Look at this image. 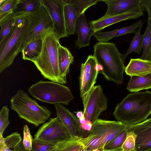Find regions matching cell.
Segmentation results:
<instances>
[{
    "instance_id": "6da1fadb",
    "label": "cell",
    "mask_w": 151,
    "mask_h": 151,
    "mask_svg": "<svg viewBox=\"0 0 151 151\" xmlns=\"http://www.w3.org/2000/svg\"><path fill=\"white\" fill-rule=\"evenodd\" d=\"M151 114V92H136L128 94L117 104L113 115L127 126L141 123Z\"/></svg>"
},
{
    "instance_id": "7a4b0ae2",
    "label": "cell",
    "mask_w": 151,
    "mask_h": 151,
    "mask_svg": "<svg viewBox=\"0 0 151 151\" xmlns=\"http://www.w3.org/2000/svg\"><path fill=\"white\" fill-rule=\"evenodd\" d=\"M42 39L40 54L32 62L44 78L64 84L61 78L58 62V50L60 44L53 28L47 29Z\"/></svg>"
},
{
    "instance_id": "3957f363",
    "label": "cell",
    "mask_w": 151,
    "mask_h": 151,
    "mask_svg": "<svg viewBox=\"0 0 151 151\" xmlns=\"http://www.w3.org/2000/svg\"><path fill=\"white\" fill-rule=\"evenodd\" d=\"M93 56L98 63L101 65V72L109 81L117 84L123 81V73L125 67L122 55L115 44L112 42H98L93 46Z\"/></svg>"
},
{
    "instance_id": "277c9868",
    "label": "cell",
    "mask_w": 151,
    "mask_h": 151,
    "mask_svg": "<svg viewBox=\"0 0 151 151\" xmlns=\"http://www.w3.org/2000/svg\"><path fill=\"white\" fill-rule=\"evenodd\" d=\"M29 25L28 14L15 16V24L12 32L0 45V73L9 67L22 52Z\"/></svg>"
},
{
    "instance_id": "5b68a950",
    "label": "cell",
    "mask_w": 151,
    "mask_h": 151,
    "mask_svg": "<svg viewBox=\"0 0 151 151\" xmlns=\"http://www.w3.org/2000/svg\"><path fill=\"white\" fill-rule=\"evenodd\" d=\"M11 108L19 117L37 127L49 119L52 112L46 107L40 106L26 92L18 90L10 100Z\"/></svg>"
},
{
    "instance_id": "8992f818",
    "label": "cell",
    "mask_w": 151,
    "mask_h": 151,
    "mask_svg": "<svg viewBox=\"0 0 151 151\" xmlns=\"http://www.w3.org/2000/svg\"><path fill=\"white\" fill-rule=\"evenodd\" d=\"M127 126L117 121L98 119L92 124L88 135L83 138L87 150L102 151L104 146L125 129Z\"/></svg>"
},
{
    "instance_id": "52a82bcc",
    "label": "cell",
    "mask_w": 151,
    "mask_h": 151,
    "mask_svg": "<svg viewBox=\"0 0 151 151\" xmlns=\"http://www.w3.org/2000/svg\"><path fill=\"white\" fill-rule=\"evenodd\" d=\"M28 91L34 98L51 104L67 105L74 98L68 87L52 81L40 80L32 84Z\"/></svg>"
},
{
    "instance_id": "ba28073f",
    "label": "cell",
    "mask_w": 151,
    "mask_h": 151,
    "mask_svg": "<svg viewBox=\"0 0 151 151\" xmlns=\"http://www.w3.org/2000/svg\"><path fill=\"white\" fill-rule=\"evenodd\" d=\"M84 119L92 124L107 107L108 99L100 85L94 86L82 97Z\"/></svg>"
},
{
    "instance_id": "9c48e42d",
    "label": "cell",
    "mask_w": 151,
    "mask_h": 151,
    "mask_svg": "<svg viewBox=\"0 0 151 151\" xmlns=\"http://www.w3.org/2000/svg\"><path fill=\"white\" fill-rule=\"evenodd\" d=\"M29 27L23 47L30 41L42 37L44 32L49 28H53L51 16L42 0L41 5L33 12L29 14Z\"/></svg>"
},
{
    "instance_id": "30bf717a",
    "label": "cell",
    "mask_w": 151,
    "mask_h": 151,
    "mask_svg": "<svg viewBox=\"0 0 151 151\" xmlns=\"http://www.w3.org/2000/svg\"><path fill=\"white\" fill-rule=\"evenodd\" d=\"M34 139L56 145L71 137L58 117L51 118L44 124L34 136Z\"/></svg>"
},
{
    "instance_id": "8fae6325",
    "label": "cell",
    "mask_w": 151,
    "mask_h": 151,
    "mask_svg": "<svg viewBox=\"0 0 151 151\" xmlns=\"http://www.w3.org/2000/svg\"><path fill=\"white\" fill-rule=\"evenodd\" d=\"M43 3L51 16L54 32L58 39L68 37L65 27L63 0H42Z\"/></svg>"
},
{
    "instance_id": "7c38bea8",
    "label": "cell",
    "mask_w": 151,
    "mask_h": 151,
    "mask_svg": "<svg viewBox=\"0 0 151 151\" xmlns=\"http://www.w3.org/2000/svg\"><path fill=\"white\" fill-rule=\"evenodd\" d=\"M98 62L93 55H89L81 68L80 95L82 97L94 86L99 72Z\"/></svg>"
},
{
    "instance_id": "4fadbf2b",
    "label": "cell",
    "mask_w": 151,
    "mask_h": 151,
    "mask_svg": "<svg viewBox=\"0 0 151 151\" xmlns=\"http://www.w3.org/2000/svg\"><path fill=\"white\" fill-rule=\"evenodd\" d=\"M127 128L135 135V151L151 149V117L139 124L127 126Z\"/></svg>"
},
{
    "instance_id": "5bb4252c",
    "label": "cell",
    "mask_w": 151,
    "mask_h": 151,
    "mask_svg": "<svg viewBox=\"0 0 151 151\" xmlns=\"http://www.w3.org/2000/svg\"><path fill=\"white\" fill-rule=\"evenodd\" d=\"M144 11L140 3L135 7L122 14L104 19L99 20L97 19L91 22L95 32L101 31L107 27L121 21L137 19L144 15Z\"/></svg>"
},
{
    "instance_id": "9a60e30c",
    "label": "cell",
    "mask_w": 151,
    "mask_h": 151,
    "mask_svg": "<svg viewBox=\"0 0 151 151\" xmlns=\"http://www.w3.org/2000/svg\"><path fill=\"white\" fill-rule=\"evenodd\" d=\"M75 33L78 35L76 46L80 49L89 45L91 37L95 32L91 21L87 20L84 14H81L78 18Z\"/></svg>"
},
{
    "instance_id": "2e32d148",
    "label": "cell",
    "mask_w": 151,
    "mask_h": 151,
    "mask_svg": "<svg viewBox=\"0 0 151 151\" xmlns=\"http://www.w3.org/2000/svg\"><path fill=\"white\" fill-rule=\"evenodd\" d=\"M58 117L65 125L71 137L78 136L80 124L76 116L62 104H55Z\"/></svg>"
},
{
    "instance_id": "e0dca14e",
    "label": "cell",
    "mask_w": 151,
    "mask_h": 151,
    "mask_svg": "<svg viewBox=\"0 0 151 151\" xmlns=\"http://www.w3.org/2000/svg\"><path fill=\"white\" fill-rule=\"evenodd\" d=\"M105 3L107 9L105 14L99 20L124 13L140 3V0H99Z\"/></svg>"
},
{
    "instance_id": "ac0fdd59",
    "label": "cell",
    "mask_w": 151,
    "mask_h": 151,
    "mask_svg": "<svg viewBox=\"0 0 151 151\" xmlns=\"http://www.w3.org/2000/svg\"><path fill=\"white\" fill-rule=\"evenodd\" d=\"M143 24L141 19L130 25L114 30L102 32L99 31L95 32L93 35L99 42H106L112 38L126 34H135L139 27Z\"/></svg>"
},
{
    "instance_id": "d6986e66",
    "label": "cell",
    "mask_w": 151,
    "mask_h": 151,
    "mask_svg": "<svg viewBox=\"0 0 151 151\" xmlns=\"http://www.w3.org/2000/svg\"><path fill=\"white\" fill-rule=\"evenodd\" d=\"M127 75L143 76L151 73V61L140 58L131 59L125 69Z\"/></svg>"
},
{
    "instance_id": "ffe728a7",
    "label": "cell",
    "mask_w": 151,
    "mask_h": 151,
    "mask_svg": "<svg viewBox=\"0 0 151 151\" xmlns=\"http://www.w3.org/2000/svg\"><path fill=\"white\" fill-rule=\"evenodd\" d=\"M59 67L61 78L64 84L66 83V75L69 72L70 65L74 58L69 49L60 44L58 47Z\"/></svg>"
},
{
    "instance_id": "44dd1931",
    "label": "cell",
    "mask_w": 151,
    "mask_h": 151,
    "mask_svg": "<svg viewBox=\"0 0 151 151\" xmlns=\"http://www.w3.org/2000/svg\"><path fill=\"white\" fill-rule=\"evenodd\" d=\"M42 43V37L34 39L27 44L21 52L22 59L32 62L34 61L40 54Z\"/></svg>"
},
{
    "instance_id": "7402d4cb",
    "label": "cell",
    "mask_w": 151,
    "mask_h": 151,
    "mask_svg": "<svg viewBox=\"0 0 151 151\" xmlns=\"http://www.w3.org/2000/svg\"><path fill=\"white\" fill-rule=\"evenodd\" d=\"M86 147L83 138L79 136L71 137L56 145L55 151H86Z\"/></svg>"
},
{
    "instance_id": "603a6c76",
    "label": "cell",
    "mask_w": 151,
    "mask_h": 151,
    "mask_svg": "<svg viewBox=\"0 0 151 151\" xmlns=\"http://www.w3.org/2000/svg\"><path fill=\"white\" fill-rule=\"evenodd\" d=\"M126 88L131 92L151 89V73L142 76H131Z\"/></svg>"
},
{
    "instance_id": "cb8c5ba5",
    "label": "cell",
    "mask_w": 151,
    "mask_h": 151,
    "mask_svg": "<svg viewBox=\"0 0 151 151\" xmlns=\"http://www.w3.org/2000/svg\"><path fill=\"white\" fill-rule=\"evenodd\" d=\"M42 4V0H19L13 14L16 16L29 14L39 8Z\"/></svg>"
},
{
    "instance_id": "d4e9b609",
    "label": "cell",
    "mask_w": 151,
    "mask_h": 151,
    "mask_svg": "<svg viewBox=\"0 0 151 151\" xmlns=\"http://www.w3.org/2000/svg\"><path fill=\"white\" fill-rule=\"evenodd\" d=\"M64 8V18L68 35L75 34L76 22L78 17L73 7L65 3Z\"/></svg>"
},
{
    "instance_id": "484cf974",
    "label": "cell",
    "mask_w": 151,
    "mask_h": 151,
    "mask_svg": "<svg viewBox=\"0 0 151 151\" xmlns=\"http://www.w3.org/2000/svg\"><path fill=\"white\" fill-rule=\"evenodd\" d=\"M15 24V16L11 14L0 20V45L3 44L12 32Z\"/></svg>"
},
{
    "instance_id": "4316f807",
    "label": "cell",
    "mask_w": 151,
    "mask_h": 151,
    "mask_svg": "<svg viewBox=\"0 0 151 151\" xmlns=\"http://www.w3.org/2000/svg\"><path fill=\"white\" fill-rule=\"evenodd\" d=\"M142 52L140 58L150 60L151 58V19H148L147 25L142 35Z\"/></svg>"
},
{
    "instance_id": "83f0119b",
    "label": "cell",
    "mask_w": 151,
    "mask_h": 151,
    "mask_svg": "<svg viewBox=\"0 0 151 151\" xmlns=\"http://www.w3.org/2000/svg\"><path fill=\"white\" fill-rule=\"evenodd\" d=\"M143 24L139 28L137 31L132 40L126 52L122 55V59L124 62L128 55L132 52L139 55L142 50V35L141 34V30Z\"/></svg>"
},
{
    "instance_id": "f1b7e54d",
    "label": "cell",
    "mask_w": 151,
    "mask_h": 151,
    "mask_svg": "<svg viewBox=\"0 0 151 151\" xmlns=\"http://www.w3.org/2000/svg\"><path fill=\"white\" fill-rule=\"evenodd\" d=\"M66 3L70 5L79 17L84 14L89 8L97 4L99 0H63Z\"/></svg>"
},
{
    "instance_id": "f546056e",
    "label": "cell",
    "mask_w": 151,
    "mask_h": 151,
    "mask_svg": "<svg viewBox=\"0 0 151 151\" xmlns=\"http://www.w3.org/2000/svg\"><path fill=\"white\" fill-rule=\"evenodd\" d=\"M0 150L6 148L13 149L15 148L22 141L20 134L17 132H13L4 138L0 135Z\"/></svg>"
},
{
    "instance_id": "4dcf8cb0",
    "label": "cell",
    "mask_w": 151,
    "mask_h": 151,
    "mask_svg": "<svg viewBox=\"0 0 151 151\" xmlns=\"http://www.w3.org/2000/svg\"><path fill=\"white\" fill-rule=\"evenodd\" d=\"M127 135V131L126 128L105 145L102 151H115L122 147Z\"/></svg>"
},
{
    "instance_id": "1f68e13d",
    "label": "cell",
    "mask_w": 151,
    "mask_h": 151,
    "mask_svg": "<svg viewBox=\"0 0 151 151\" xmlns=\"http://www.w3.org/2000/svg\"><path fill=\"white\" fill-rule=\"evenodd\" d=\"M18 0H0V20L13 13Z\"/></svg>"
},
{
    "instance_id": "d6a6232c",
    "label": "cell",
    "mask_w": 151,
    "mask_h": 151,
    "mask_svg": "<svg viewBox=\"0 0 151 151\" xmlns=\"http://www.w3.org/2000/svg\"><path fill=\"white\" fill-rule=\"evenodd\" d=\"M56 145L33 139L31 151H55Z\"/></svg>"
},
{
    "instance_id": "836d02e7",
    "label": "cell",
    "mask_w": 151,
    "mask_h": 151,
    "mask_svg": "<svg viewBox=\"0 0 151 151\" xmlns=\"http://www.w3.org/2000/svg\"><path fill=\"white\" fill-rule=\"evenodd\" d=\"M127 138L122 146L123 151H135V136L132 131L126 128Z\"/></svg>"
},
{
    "instance_id": "e575fe53",
    "label": "cell",
    "mask_w": 151,
    "mask_h": 151,
    "mask_svg": "<svg viewBox=\"0 0 151 151\" xmlns=\"http://www.w3.org/2000/svg\"><path fill=\"white\" fill-rule=\"evenodd\" d=\"M9 109L7 106H3L0 111V135L3 133L10 122L9 119Z\"/></svg>"
},
{
    "instance_id": "d590c367",
    "label": "cell",
    "mask_w": 151,
    "mask_h": 151,
    "mask_svg": "<svg viewBox=\"0 0 151 151\" xmlns=\"http://www.w3.org/2000/svg\"><path fill=\"white\" fill-rule=\"evenodd\" d=\"M24 137L23 141V145L25 148L31 151L33 139L31 134L28 126L25 124L23 128Z\"/></svg>"
},
{
    "instance_id": "8d00e7d4",
    "label": "cell",
    "mask_w": 151,
    "mask_h": 151,
    "mask_svg": "<svg viewBox=\"0 0 151 151\" xmlns=\"http://www.w3.org/2000/svg\"><path fill=\"white\" fill-rule=\"evenodd\" d=\"M140 4L147 12L148 19H151V0H140Z\"/></svg>"
},
{
    "instance_id": "74e56055",
    "label": "cell",
    "mask_w": 151,
    "mask_h": 151,
    "mask_svg": "<svg viewBox=\"0 0 151 151\" xmlns=\"http://www.w3.org/2000/svg\"><path fill=\"white\" fill-rule=\"evenodd\" d=\"M13 151H30L26 149L24 147L23 142L22 141L13 150Z\"/></svg>"
},
{
    "instance_id": "f35d334b",
    "label": "cell",
    "mask_w": 151,
    "mask_h": 151,
    "mask_svg": "<svg viewBox=\"0 0 151 151\" xmlns=\"http://www.w3.org/2000/svg\"><path fill=\"white\" fill-rule=\"evenodd\" d=\"M83 116V114L82 111H78L77 113L76 116L78 117H81Z\"/></svg>"
},
{
    "instance_id": "ab89813d",
    "label": "cell",
    "mask_w": 151,
    "mask_h": 151,
    "mask_svg": "<svg viewBox=\"0 0 151 151\" xmlns=\"http://www.w3.org/2000/svg\"><path fill=\"white\" fill-rule=\"evenodd\" d=\"M0 151H13V150H11L9 148H6L4 149L0 150Z\"/></svg>"
},
{
    "instance_id": "60d3db41",
    "label": "cell",
    "mask_w": 151,
    "mask_h": 151,
    "mask_svg": "<svg viewBox=\"0 0 151 151\" xmlns=\"http://www.w3.org/2000/svg\"><path fill=\"white\" fill-rule=\"evenodd\" d=\"M115 151H123V150L122 149V147H121Z\"/></svg>"
},
{
    "instance_id": "b9f144b4",
    "label": "cell",
    "mask_w": 151,
    "mask_h": 151,
    "mask_svg": "<svg viewBox=\"0 0 151 151\" xmlns=\"http://www.w3.org/2000/svg\"><path fill=\"white\" fill-rule=\"evenodd\" d=\"M86 151H91V150H86Z\"/></svg>"
},
{
    "instance_id": "7bdbcfd3",
    "label": "cell",
    "mask_w": 151,
    "mask_h": 151,
    "mask_svg": "<svg viewBox=\"0 0 151 151\" xmlns=\"http://www.w3.org/2000/svg\"><path fill=\"white\" fill-rule=\"evenodd\" d=\"M151 151V150H148V151Z\"/></svg>"
},
{
    "instance_id": "ee69618b",
    "label": "cell",
    "mask_w": 151,
    "mask_h": 151,
    "mask_svg": "<svg viewBox=\"0 0 151 151\" xmlns=\"http://www.w3.org/2000/svg\"><path fill=\"white\" fill-rule=\"evenodd\" d=\"M150 60L151 61V58Z\"/></svg>"
}]
</instances>
